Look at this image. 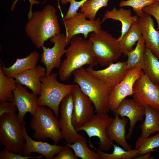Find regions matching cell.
Masks as SVG:
<instances>
[{"instance_id": "35", "label": "cell", "mask_w": 159, "mask_h": 159, "mask_svg": "<svg viewBox=\"0 0 159 159\" xmlns=\"http://www.w3.org/2000/svg\"><path fill=\"white\" fill-rule=\"evenodd\" d=\"M44 156H25L23 155L10 151L6 148L0 151V159H28L37 158L42 159Z\"/></svg>"}, {"instance_id": "19", "label": "cell", "mask_w": 159, "mask_h": 159, "mask_svg": "<svg viewBox=\"0 0 159 159\" xmlns=\"http://www.w3.org/2000/svg\"><path fill=\"white\" fill-rule=\"evenodd\" d=\"M137 23L145 42V46L159 59V33L154 27L151 15L144 12L138 17Z\"/></svg>"}, {"instance_id": "33", "label": "cell", "mask_w": 159, "mask_h": 159, "mask_svg": "<svg viewBox=\"0 0 159 159\" xmlns=\"http://www.w3.org/2000/svg\"><path fill=\"white\" fill-rule=\"evenodd\" d=\"M157 0H122L119 3L120 7L129 6L132 7L133 11L138 17L143 13V9L154 3Z\"/></svg>"}, {"instance_id": "15", "label": "cell", "mask_w": 159, "mask_h": 159, "mask_svg": "<svg viewBox=\"0 0 159 159\" xmlns=\"http://www.w3.org/2000/svg\"><path fill=\"white\" fill-rule=\"evenodd\" d=\"M85 69L93 76L104 82L110 92L123 79L129 69L125 62L112 63L101 70H96L89 66Z\"/></svg>"}, {"instance_id": "37", "label": "cell", "mask_w": 159, "mask_h": 159, "mask_svg": "<svg viewBox=\"0 0 159 159\" xmlns=\"http://www.w3.org/2000/svg\"><path fill=\"white\" fill-rule=\"evenodd\" d=\"M71 149L69 146L66 144L58 155L54 157L53 159H77L78 158L74 154Z\"/></svg>"}, {"instance_id": "31", "label": "cell", "mask_w": 159, "mask_h": 159, "mask_svg": "<svg viewBox=\"0 0 159 159\" xmlns=\"http://www.w3.org/2000/svg\"><path fill=\"white\" fill-rule=\"evenodd\" d=\"M135 144V149L139 150V156L155 151V148L159 147V132L150 137L143 138L139 137Z\"/></svg>"}, {"instance_id": "12", "label": "cell", "mask_w": 159, "mask_h": 159, "mask_svg": "<svg viewBox=\"0 0 159 159\" xmlns=\"http://www.w3.org/2000/svg\"><path fill=\"white\" fill-rule=\"evenodd\" d=\"M133 99L144 105L159 111V86L153 83L144 72L133 86Z\"/></svg>"}, {"instance_id": "40", "label": "cell", "mask_w": 159, "mask_h": 159, "mask_svg": "<svg viewBox=\"0 0 159 159\" xmlns=\"http://www.w3.org/2000/svg\"><path fill=\"white\" fill-rule=\"evenodd\" d=\"M151 152L148 153L144 155L139 156L138 158H135L134 159H154L152 157H150Z\"/></svg>"}, {"instance_id": "1", "label": "cell", "mask_w": 159, "mask_h": 159, "mask_svg": "<svg viewBox=\"0 0 159 159\" xmlns=\"http://www.w3.org/2000/svg\"><path fill=\"white\" fill-rule=\"evenodd\" d=\"M56 9L48 4L42 10L33 12L25 28L26 36L37 49L54 35L61 33Z\"/></svg>"}, {"instance_id": "38", "label": "cell", "mask_w": 159, "mask_h": 159, "mask_svg": "<svg viewBox=\"0 0 159 159\" xmlns=\"http://www.w3.org/2000/svg\"><path fill=\"white\" fill-rule=\"evenodd\" d=\"M17 109L14 101L0 102V116L5 113L16 112Z\"/></svg>"}, {"instance_id": "7", "label": "cell", "mask_w": 159, "mask_h": 159, "mask_svg": "<svg viewBox=\"0 0 159 159\" xmlns=\"http://www.w3.org/2000/svg\"><path fill=\"white\" fill-rule=\"evenodd\" d=\"M22 123L19 121L16 112L5 113L0 116V145L10 151L23 155L25 140Z\"/></svg>"}, {"instance_id": "13", "label": "cell", "mask_w": 159, "mask_h": 159, "mask_svg": "<svg viewBox=\"0 0 159 159\" xmlns=\"http://www.w3.org/2000/svg\"><path fill=\"white\" fill-rule=\"evenodd\" d=\"M86 19L83 13L80 12L67 20H62L68 43L74 35L82 34L86 39L90 32H97L101 29L102 23L100 18L95 20H88Z\"/></svg>"}, {"instance_id": "21", "label": "cell", "mask_w": 159, "mask_h": 159, "mask_svg": "<svg viewBox=\"0 0 159 159\" xmlns=\"http://www.w3.org/2000/svg\"><path fill=\"white\" fill-rule=\"evenodd\" d=\"M120 118L118 114L106 129L107 136L112 141H115L126 150H132V146L129 144L126 139L125 128L128 122V119L124 117Z\"/></svg>"}, {"instance_id": "29", "label": "cell", "mask_w": 159, "mask_h": 159, "mask_svg": "<svg viewBox=\"0 0 159 159\" xmlns=\"http://www.w3.org/2000/svg\"><path fill=\"white\" fill-rule=\"evenodd\" d=\"M86 138L83 136L72 144H65L73 150L77 158L82 159H100L99 154L90 150L87 145Z\"/></svg>"}, {"instance_id": "14", "label": "cell", "mask_w": 159, "mask_h": 159, "mask_svg": "<svg viewBox=\"0 0 159 159\" xmlns=\"http://www.w3.org/2000/svg\"><path fill=\"white\" fill-rule=\"evenodd\" d=\"M73 108L72 93L65 97L61 103L60 117L58 121L63 139L65 144L74 143L83 136L77 133L72 124Z\"/></svg>"}, {"instance_id": "32", "label": "cell", "mask_w": 159, "mask_h": 159, "mask_svg": "<svg viewBox=\"0 0 159 159\" xmlns=\"http://www.w3.org/2000/svg\"><path fill=\"white\" fill-rule=\"evenodd\" d=\"M109 0H87L80 7V12L86 19L95 20L97 11L101 8L108 5Z\"/></svg>"}, {"instance_id": "27", "label": "cell", "mask_w": 159, "mask_h": 159, "mask_svg": "<svg viewBox=\"0 0 159 159\" xmlns=\"http://www.w3.org/2000/svg\"><path fill=\"white\" fill-rule=\"evenodd\" d=\"M145 42L142 35L138 41L137 45L127 55V67L128 69L139 67L142 70L144 67V50Z\"/></svg>"}, {"instance_id": "17", "label": "cell", "mask_w": 159, "mask_h": 159, "mask_svg": "<svg viewBox=\"0 0 159 159\" xmlns=\"http://www.w3.org/2000/svg\"><path fill=\"white\" fill-rule=\"evenodd\" d=\"M112 112L115 115L118 114L121 117H126L129 119L130 127L126 136V138L129 139L132 134L136 122L142 120L145 115V107L133 99H125Z\"/></svg>"}, {"instance_id": "41", "label": "cell", "mask_w": 159, "mask_h": 159, "mask_svg": "<svg viewBox=\"0 0 159 159\" xmlns=\"http://www.w3.org/2000/svg\"><path fill=\"white\" fill-rule=\"evenodd\" d=\"M159 2V0H157Z\"/></svg>"}, {"instance_id": "11", "label": "cell", "mask_w": 159, "mask_h": 159, "mask_svg": "<svg viewBox=\"0 0 159 159\" xmlns=\"http://www.w3.org/2000/svg\"><path fill=\"white\" fill-rule=\"evenodd\" d=\"M49 39L54 43V46L51 48L42 46L43 52L40 55L41 61L45 67L47 76L50 75L54 69L59 68L62 63V57L65 53V47L69 44L66 34L63 33L56 34Z\"/></svg>"}, {"instance_id": "18", "label": "cell", "mask_w": 159, "mask_h": 159, "mask_svg": "<svg viewBox=\"0 0 159 159\" xmlns=\"http://www.w3.org/2000/svg\"><path fill=\"white\" fill-rule=\"evenodd\" d=\"M25 122L22 123V127L26 143L22 153L25 156H31V153H37L41 154L47 159H53L54 155L58 154L64 146L54 144L52 145L47 142L37 141L32 139L26 130Z\"/></svg>"}, {"instance_id": "10", "label": "cell", "mask_w": 159, "mask_h": 159, "mask_svg": "<svg viewBox=\"0 0 159 159\" xmlns=\"http://www.w3.org/2000/svg\"><path fill=\"white\" fill-rule=\"evenodd\" d=\"M73 108L72 124L77 130L87 124L94 115L93 103L80 89L78 85L74 84L72 93Z\"/></svg>"}, {"instance_id": "39", "label": "cell", "mask_w": 159, "mask_h": 159, "mask_svg": "<svg viewBox=\"0 0 159 159\" xmlns=\"http://www.w3.org/2000/svg\"><path fill=\"white\" fill-rule=\"evenodd\" d=\"M19 0H15L12 3L11 6V7L10 10L11 11H14L17 2ZM30 2V6L29 12L28 15V18H30L32 16L33 12H32V6L34 4H40V2L36 0H28Z\"/></svg>"}, {"instance_id": "30", "label": "cell", "mask_w": 159, "mask_h": 159, "mask_svg": "<svg viewBox=\"0 0 159 159\" xmlns=\"http://www.w3.org/2000/svg\"><path fill=\"white\" fill-rule=\"evenodd\" d=\"M112 146L114 149L111 153H106L99 148L97 149L96 152L99 154L100 159H130L139 156L138 149L127 151L113 144Z\"/></svg>"}, {"instance_id": "8", "label": "cell", "mask_w": 159, "mask_h": 159, "mask_svg": "<svg viewBox=\"0 0 159 159\" xmlns=\"http://www.w3.org/2000/svg\"><path fill=\"white\" fill-rule=\"evenodd\" d=\"M113 119L107 113H96L87 124L78 129L77 131H84L90 139L92 137H97L99 139V148L103 151H108L112 146L113 141L107 137L106 129Z\"/></svg>"}, {"instance_id": "5", "label": "cell", "mask_w": 159, "mask_h": 159, "mask_svg": "<svg viewBox=\"0 0 159 159\" xmlns=\"http://www.w3.org/2000/svg\"><path fill=\"white\" fill-rule=\"evenodd\" d=\"M53 112L49 107L38 106L29 122L30 128L35 131L33 139L44 141L46 138H50L56 145L63 139L58 120Z\"/></svg>"}, {"instance_id": "26", "label": "cell", "mask_w": 159, "mask_h": 159, "mask_svg": "<svg viewBox=\"0 0 159 159\" xmlns=\"http://www.w3.org/2000/svg\"><path fill=\"white\" fill-rule=\"evenodd\" d=\"M142 35L140 28L137 22L133 24L129 30L118 41L124 56L133 49V47Z\"/></svg>"}, {"instance_id": "3", "label": "cell", "mask_w": 159, "mask_h": 159, "mask_svg": "<svg viewBox=\"0 0 159 159\" xmlns=\"http://www.w3.org/2000/svg\"><path fill=\"white\" fill-rule=\"evenodd\" d=\"M72 75L73 82L78 85L82 92L91 100L96 113H108L110 110L108 101L110 91L105 84L83 67L74 71Z\"/></svg>"}, {"instance_id": "6", "label": "cell", "mask_w": 159, "mask_h": 159, "mask_svg": "<svg viewBox=\"0 0 159 159\" xmlns=\"http://www.w3.org/2000/svg\"><path fill=\"white\" fill-rule=\"evenodd\" d=\"M98 64L102 67L109 66L117 60L122 54L118 39L101 29L94 32L89 39Z\"/></svg>"}, {"instance_id": "23", "label": "cell", "mask_w": 159, "mask_h": 159, "mask_svg": "<svg viewBox=\"0 0 159 159\" xmlns=\"http://www.w3.org/2000/svg\"><path fill=\"white\" fill-rule=\"evenodd\" d=\"M39 56L38 52L34 51L26 57L17 58L16 61L9 67H6L4 65L1 67L5 75L14 78L17 75L36 67Z\"/></svg>"}, {"instance_id": "20", "label": "cell", "mask_w": 159, "mask_h": 159, "mask_svg": "<svg viewBox=\"0 0 159 159\" xmlns=\"http://www.w3.org/2000/svg\"><path fill=\"white\" fill-rule=\"evenodd\" d=\"M46 69L41 65L16 75L14 77L16 83L30 89L34 93L40 95L41 91V78L46 75Z\"/></svg>"}, {"instance_id": "2", "label": "cell", "mask_w": 159, "mask_h": 159, "mask_svg": "<svg viewBox=\"0 0 159 159\" xmlns=\"http://www.w3.org/2000/svg\"><path fill=\"white\" fill-rule=\"evenodd\" d=\"M69 43L66 50V58L59 68L58 75L62 81L68 80L74 71L85 65L94 67L98 64L92 44L89 39L77 35L72 38Z\"/></svg>"}, {"instance_id": "4", "label": "cell", "mask_w": 159, "mask_h": 159, "mask_svg": "<svg viewBox=\"0 0 159 159\" xmlns=\"http://www.w3.org/2000/svg\"><path fill=\"white\" fill-rule=\"evenodd\" d=\"M57 76V73L52 72L41 78V91L37 102L38 106L51 108L57 118L59 117V109L61 102L65 97L73 93L74 88V84L58 82Z\"/></svg>"}, {"instance_id": "16", "label": "cell", "mask_w": 159, "mask_h": 159, "mask_svg": "<svg viewBox=\"0 0 159 159\" xmlns=\"http://www.w3.org/2000/svg\"><path fill=\"white\" fill-rule=\"evenodd\" d=\"M26 87L16 83L13 91L14 102L17 107L18 111L17 116L21 123L24 121V117L27 112H29L32 116L35 114L38 106L37 95L33 92L29 93Z\"/></svg>"}, {"instance_id": "34", "label": "cell", "mask_w": 159, "mask_h": 159, "mask_svg": "<svg viewBox=\"0 0 159 159\" xmlns=\"http://www.w3.org/2000/svg\"><path fill=\"white\" fill-rule=\"evenodd\" d=\"M87 0H81L77 1L76 0H60V3L65 5L68 2L70 3L68 11L62 20H66L74 16L77 13V11Z\"/></svg>"}, {"instance_id": "24", "label": "cell", "mask_w": 159, "mask_h": 159, "mask_svg": "<svg viewBox=\"0 0 159 159\" xmlns=\"http://www.w3.org/2000/svg\"><path fill=\"white\" fill-rule=\"evenodd\" d=\"M145 107V119L140 126L141 138H148L152 134L159 132V111L148 105Z\"/></svg>"}, {"instance_id": "22", "label": "cell", "mask_w": 159, "mask_h": 159, "mask_svg": "<svg viewBox=\"0 0 159 159\" xmlns=\"http://www.w3.org/2000/svg\"><path fill=\"white\" fill-rule=\"evenodd\" d=\"M138 17L136 15L132 16L130 9H125L123 7L118 9L116 7H114L112 10L106 12L101 20V22L102 24L104 23L108 19L120 21L122 28L121 34L117 39L119 40L133 24L137 22Z\"/></svg>"}, {"instance_id": "9", "label": "cell", "mask_w": 159, "mask_h": 159, "mask_svg": "<svg viewBox=\"0 0 159 159\" xmlns=\"http://www.w3.org/2000/svg\"><path fill=\"white\" fill-rule=\"evenodd\" d=\"M143 72L142 69L139 67L129 69L123 79L113 88L110 93L108 101L110 110L113 111L126 97L133 95L134 84Z\"/></svg>"}, {"instance_id": "28", "label": "cell", "mask_w": 159, "mask_h": 159, "mask_svg": "<svg viewBox=\"0 0 159 159\" xmlns=\"http://www.w3.org/2000/svg\"><path fill=\"white\" fill-rule=\"evenodd\" d=\"M16 82L15 78L7 76L3 72L0 66V102H13L14 97L13 91Z\"/></svg>"}, {"instance_id": "25", "label": "cell", "mask_w": 159, "mask_h": 159, "mask_svg": "<svg viewBox=\"0 0 159 159\" xmlns=\"http://www.w3.org/2000/svg\"><path fill=\"white\" fill-rule=\"evenodd\" d=\"M144 57V73L153 83L159 86V59L145 45Z\"/></svg>"}, {"instance_id": "36", "label": "cell", "mask_w": 159, "mask_h": 159, "mask_svg": "<svg viewBox=\"0 0 159 159\" xmlns=\"http://www.w3.org/2000/svg\"><path fill=\"white\" fill-rule=\"evenodd\" d=\"M143 10L155 18L157 23V30L159 33V2L156 0L153 4L144 7Z\"/></svg>"}]
</instances>
